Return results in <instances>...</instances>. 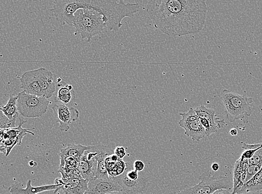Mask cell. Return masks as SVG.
I'll return each instance as SVG.
<instances>
[{
	"mask_svg": "<svg viewBox=\"0 0 262 194\" xmlns=\"http://www.w3.org/2000/svg\"><path fill=\"white\" fill-rule=\"evenodd\" d=\"M199 179L200 182L198 184L174 194H212L219 189L230 190L233 187V183L229 178L213 176L210 172L203 173Z\"/></svg>",
	"mask_w": 262,
	"mask_h": 194,
	"instance_id": "6",
	"label": "cell"
},
{
	"mask_svg": "<svg viewBox=\"0 0 262 194\" xmlns=\"http://www.w3.org/2000/svg\"><path fill=\"white\" fill-rule=\"evenodd\" d=\"M205 0H150L147 12L157 29L170 37L200 32L206 24Z\"/></svg>",
	"mask_w": 262,
	"mask_h": 194,
	"instance_id": "1",
	"label": "cell"
},
{
	"mask_svg": "<svg viewBox=\"0 0 262 194\" xmlns=\"http://www.w3.org/2000/svg\"><path fill=\"white\" fill-rule=\"evenodd\" d=\"M52 108L60 123V130L62 131L67 132L70 129V125L79 118V113L76 108L68 105L57 102Z\"/></svg>",
	"mask_w": 262,
	"mask_h": 194,
	"instance_id": "8",
	"label": "cell"
},
{
	"mask_svg": "<svg viewBox=\"0 0 262 194\" xmlns=\"http://www.w3.org/2000/svg\"><path fill=\"white\" fill-rule=\"evenodd\" d=\"M262 190V167L258 173L245 183L237 194H244Z\"/></svg>",
	"mask_w": 262,
	"mask_h": 194,
	"instance_id": "21",
	"label": "cell"
},
{
	"mask_svg": "<svg viewBox=\"0 0 262 194\" xmlns=\"http://www.w3.org/2000/svg\"><path fill=\"white\" fill-rule=\"evenodd\" d=\"M200 122L204 128L207 136H210L213 134L218 132L219 129L216 128L212 123H210L207 119L200 118Z\"/></svg>",
	"mask_w": 262,
	"mask_h": 194,
	"instance_id": "24",
	"label": "cell"
},
{
	"mask_svg": "<svg viewBox=\"0 0 262 194\" xmlns=\"http://www.w3.org/2000/svg\"><path fill=\"white\" fill-rule=\"evenodd\" d=\"M123 190L118 182L111 178L108 180L94 178L89 181L88 189L84 194H106Z\"/></svg>",
	"mask_w": 262,
	"mask_h": 194,
	"instance_id": "11",
	"label": "cell"
},
{
	"mask_svg": "<svg viewBox=\"0 0 262 194\" xmlns=\"http://www.w3.org/2000/svg\"><path fill=\"white\" fill-rule=\"evenodd\" d=\"M121 186L123 190L135 193H140L145 191L148 184V179L144 176L140 175L138 180L133 181L129 179L125 172L121 175L111 178Z\"/></svg>",
	"mask_w": 262,
	"mask_h": 194,
	"instance_id": "12",
	"label": "cell"
},
{
	"mask_svg": "<svg viewBox=\"0 0 262 194\" xmlns=\"http://www.w3.org/2000/svg\"><path fill=\"white\" fill-rule=\"evenodd\" d=\"M18 108L22 116L26 118H40L47 112L50 104L48 99L26 93L24 91L18 94Z\"/></svg>",
	"mask_w": 262,
	"mask_h": 194,
	"instance_id": "5",
	"label": "cell"
},
{
	"mask_svg": "<svg viewBox=\"0 0 262 194\" xmlns=\"http://www.w3.org/2000/svg\"><path fill=\"white\" fill-rule=\"evenodd\" d=\"M228 120L235 122L249 117L252 114L253 100L251 97L241 95L228 90H224L220 94Z\"/></svg>",
	"mask_w": 262,
	"mask_h": 194,
	"instance_id": "4",
	"label": "cell"
},
{
	"mask_svg": "<svg viewBox=\"0 0 262 194\" xmlns=\"http://www.w3.org/2000/svg\"><path fill=\"white\" fill-rule=\"evenodd\" d=\"M61 184L56 185H43L41 186H33L32 181L28 180L25 188L21 183H15L9 187L8 191L11 194H38L44 191L54 190V193L60 191Z\"/></svg>",
	"mask_w": 262,
	"mask_h": 194,
	"instance_id": "15",
	"label": "cell"
},
{
	"mask_svg": "<svg viewBox=\"0 0 262 194\" xmlns=\"http://www.w3.org/2000/svg\"><path fill=\"white\" fill-rule=\"evenodd\" d=\"M195 111L199 118H205L212 123L219 130L224 127L226 124L224 119H220L216 116L215 111L209 109L203 105H201L195 108Z\"/></svg>",
	"mask_w": 262,
	"mask_h": 194,
	"instance_id": "17",
	"label": "cell"
},
{
	"mask_svg": "<svg viewBox=\"0 0 262 194\" xmlns=\"http://www.w3.org/2000/svg\"><path fill=\"white\" fill-rule=\"evenodd\" d=\"M37 70L38 82L42 95L45 98L49 99L54 94L56 88L53 74L44 67L39 68Z\"/></svg>",
	"mask_w": 262,
	"mask_h": 194,
	"instance_id": "14",
	"label": "cell"
},
{
	"mask_svg": "<svg viewBox=\"0 0 262 194\" xmlns=\"http://www.w3.org/2000/svg\"><path fill=\"white\" fill-rule=\"evenodd\" d=\"M97 152L94 146H89L79 160L78 169L82 178L89 181L95 178L98 161L96 158Z\"/></svg>",
	"mask_w": 262,
	"mask_h": 194,
	"instance_id": "9",
	"label": "cell"
},
{
	"mask_svg": "<svg viewBox=\"0 0 262 194\" xmlns=\"http://www.w3.org/2000/svg\"><path fill=\"white\" fill-rule=\"evenodd\" d=\"M89 147L81 144H69L62 148L60 155L70 156L77 160H80L85 151L88 149Z\"/></svg>",
	"mask_w": 262,
	"mask_h": 194,
	"instance_id": "22",
	"label": "cell"
},
{
	"mask_svg": "<svg viewBox=\"0 0 262 194\" xmlns=\"http://www.w3.org/2000/svg\"><path fill=\"white\" fill-rule=\"evenodd\" d=\"M59 90L56 94V99L58 102L65 105H69L73 99H75L76 94L71 84L63 82L62 84L57 83Z\"/></svg>",
	"mask_w": 262,
	"mask_h": 194,
	"instance_id": "19",
	"label": "cell"
},
{
	"mask_svg": "<svg viewBox=\"0 0 262 194\" xmlns=\"http://www.w3.org/2000/svg\"><path fill=\"white\" fill-rule=\"evenodd\" d=\"M88 180L75 177L55 180V184L62 185L60 191L62 190L65 194H84L88 189Z\"/></svg>",
	"mask_w": 262,
	"mask_h": 194,
	"instance_id": "10",
	"label": "cell"
},
{
	"mask_svg": "<svg viewBox=\"0 0 262 194\" xmlns=\"http://www.w3.org/2000/svg\"><path fill=\"white\" fill-rule=\"evenodd\" d=\"M106 194H134V193L127 191L123 190V191L112 192L107 193Z\"/></svg>",
	"mask_w": 262,
	"mask_h": 194,
	"instance_id": "30",
	"label": "cell"
},
{
	"mask_svg": "<svg viewBox=\"0 0 262 194\" xmlns=\"http://www.w3.org/2000/svg\"><path fill=\"white\" fill-rule=\"evenodd\" d=\"M249 165V159L242 156L237 161L233 170V190L231 194H237L246 183Z\"/></svg>",
	"mask_w": 262,
	"mask_h": 194,
	"instance_id": "13",
	"label": "cell"
},
{
	"mask_svg": "<svg viewBox=\"0 0 262 194\" xmlns=\"http://www.w3.org/2000/svg\"><path fill=\"white\" fill-rule=\"evenodd\" d=\"M182 119L179 122L180 126L184 129L185 134L193 141H200L207 136L206 131L203 127L200 118L193 108L187 113H180Z\"/></svg>",
	"mask_w": 262,
	"mask_h": 194,
	"instance_id": "7",
	"label": "cell"
},
{
	"mask_svg": "<svg viewBox=\"0 0 262 194\" xmlns=\"http://www.w3.org/2000/svg\"><path fill=\"white\" fill-rule=\"evenodd\" d=\"M79 9L93 10L104 16L106 28L118 31L125 18H133L139 12L138 3H125L124 0H54L50 10L62 26H73L75 13Z\"/></svg>",
	"mask_w": 262,
	"mask_h": 194,
	"instance_id": "2",
	"label": "cell"
},
{
	"mask_svg": "<svg viewBox=\"0 0 262 194\" xmlns=\"http://www.w3.org/2000/svg\"><path fill=\"white\" fill-rule=\"evenodd\" d=\"M219 165L217 163H214L212 165V168L214 171H218L219 169Z\"/></svg>",
	"mask_w": 262,
	"mask_h": 194,
	"instance_id": "31",
	"label": "cell"
},
{
	"mask_svg": "<svg viewBox=\"0 0 262 194\" xmlns=\"http://www.w3.org/2000/svg\"><path fill=\"white\" fill-rule=\"evenodd\" d=\"M230 134L233 136H236L238 135V131L236 129L233 128L230 130Z\"/></svg>",
	"mask_w": 262,
	"mask_h": 194,
	"instance_id": "32",
	"label": "cell"
},
{
	"mask_svg": "<svg viewBox=\"0 0 262 194\" xmlns=\"http://www.w3.org/2000/svg\"><path fill=\"white\" fill-rule=\"evenodd\" d=\"M27 134H30L33 136L35 135L34 133L32 132L31 130L24 129L16 138H10L2 140L1 152L4 154L6 157H8L15 146L21 144L22 139Z\"/></svg>",
	"mask_w": 262,
	"mask_h": 194,
	"instance_id": "18",
	"label": "cell"
},
{
	"mask_svg": "<svg viewBox=\"0 0 262 194\" xmlns=\"http://www.w3.org/2000/svg\"><path fill=\"white\" fill-rule=\"evenodd\" d=\"M18 99V95L11 94L7 104L1 107V111L4 115L14 122H16L19 115Z\"/></svg>",
	"mask_w": 262,
	"mask_h": 194,
	"instance_id": "20",
	"label": "cell"
},
{
	"mask_svg": "<svg viewBox=\"0 0 262 194\" xmlns=\"http://www.w3.org/2000/svg\"><path fill=\"white\" fill-rule=\"evenodd\" d=\"M0 126L2 129L14 128L15 127V122L11 120L7 116H5L1 111V116H0Z\"/></svg>",
	"mask_w": 262,
	"mask_h": 194,
	"instance_id": "25",
	"label": "cell"
},
{
	"mask_svg": "<svg viewBox=\"0 0 262 194\" xmlns=\"http://www.w3.org/2000/svg\"><path fill=\"white\" fill-rule=\"evenodd\" d=\"M213 194V193H212Z\"/></svg>",
	"mask_w": 262,
	"mask_h": 194,
	"instance_id": "33",
	"label": "cell"
},
{
	"mask_svg": "<svg viewBox=\"0 0 262 194\" xmlns=\"http://www.w3.org/2000/svg\"><path fill=\"white\" fill-rule=\"evenodd\" d=\"M133 167L134 169L137 171L138 172H141V171L144 169L145 164L140 160H136L134 163Z\"/></svg>",
	"mask_w": 262,
	"mask_h": 194,
	"instance_id": "28",
	"label": "cell"
},
{
	"mask_svg": "<svg viewBox=\"0 0 262 194\" xmlns=\"http://www.w3.org/2000/svg\"><path fill=\"white\" fill-rule=\"evenodd\" d=\"M249 164H262V148L256 152L252 158L249 160Z\"/></svg>",
	"mask_w": 262,
	"mask_h": 194,
	"instance_id": "26",
	"label": "cell"
},
{
	"mask_svg": "<svg viewBox=\"0 0 262 194\" xmlns=\"http://www.w3.org/2000/svg\"><path fill=\"white\" fill-rule=\"evenodd\" d=\"M261 148L262 143L255 144L243 143L242 148L244 150V152L242 153V156L249 160L250 158L253 157L255 153Z\"/></svg>",
	"mask_w": 262,
	"mask_h": 194,
	"instance_id": "23",
	"label": "cell"
},
{
	"mask_svg": "<svg viewBox=\"0 0 262 194\" xmlns=\"http://www.w3.org/2000/svg\"><path fill=\"white\" fill-rule=\"evenodd\" d=\"M74 18L73 27L88 42L99 35L106 27L104 16L93 10L79 9Z\"/></svg>",
	"mask_w": 262,
	"mask_h": 194,
	"instance_id": "3",
	"label": "cell"
},
{
	"mask_svg": "<svg viewBox=\"0 0 262 194\" xmlns=\"http://www.w3.org/2000/svg\"><path fill=\"white\" fill-rule=\"evenodd\" d=\"M213 194H231V193L229 190L222 189L215 191Z\"/></svg>",
	"mask_w": 262,
	"mask_h": 194,
	"instance_id": "29",
	"label": "cell"
},
{
	"mask_svg": "<svg viewBox=\"0 0 262 194\" xmlns=\"http://www.w3.org/2000/svg\"><path fill=\"white\" fill-rule=\"evenodd\" d=\"M21 83L20 88L28 94L43 96L42 90L38 82V70L26 71L21 77H18Z\"/></svg>",
	"mask_w": 262,
	"mask_h": 194,
	"instance_id": "16",
	"label": "cell"
},
{
	"mask_svg": "<svg viewBox=\"0 0 262 194\" xmlns=\"http://www.w3.org/2000/svg\"><path fill=\"white\" fill-rule=\"evenodd\" d=\"M114 153L121 159H123L127 155L126 150H125V148L123 147H117L114 150Z\"/></svg>",
	"mask_w": 262,
	"mask_h": 194,
	"instance_id": "27",
	"label": "cell"
}]
</instances>
